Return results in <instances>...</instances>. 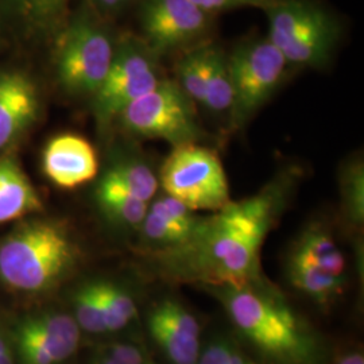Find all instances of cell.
<instances>
[{
    "label": "cell",
    "instance_id": "obj_1",
    "mask_svg": "<svg viewBox=\"0 0 364 364\" xmlns=\"http://www.w3.org/2000/svg\"><path fill=\"white\" fill-rule=\"evenodd\" d=\"M297 168L281 170L258 193L201 218L178 247L151 254L156 272L200 287L243 285L262 277L260 251L299 181Z\"/></svg>",
    "mask_w": 364,
    "mask_h": 364
},
{
    "label": "cell",
    "instance_id": "obj_2",
    "mask_svg": "<svg viewBox=\"0 0 364 364\" xmlns=\"http://www.w3.org/2000/svg\"><path fill=\"white\" fill-rule=\"evenodd\" d=\"M220 301L239 335L267 364H324L318 333L263 277L243 285L201 287Z\"/></svg>",
    "mask_w": 364,
    "mask_h": 364
},
{
    "label": "cell",
    "instance_id": "obj_3",
    "mask_svg": "<svg viewBox=\"0 0 364 364\" xmlns=\"http://www.w3.org/2000/svg\"><path fill=\"white\" fill-rule=\"evenodd\" d=\"M77 258V246L64 224L28 220L0 242V281L16 291L43 293L72 272Z\"/></svg>",
    "mask_w": 364,
    "mask_h": 364
},
{
    "label": "cell",
    "instance_id": "obj_4",
    "mask_svg": "<svg viewBox=\"0 0 364 364\" xmlns=\"http://www.w3.org/2000/svg\"><path fill=\"white\" fill-rule=\"evenodd\" d=\"M263 13L267 39L287 64L324 68L338 46L341 26L335 14L317 0H275Z\"/></svg>",
    "mask_w": 364,
    "mask_h": 364
},
{
    "label": "cell",
    "instance_id": "obj_5",
    "mask_svg": "<svg viewBox=\"0 0 364 364\" xmlns=\"http://www.w3.org/2000/svg\"><path fill=\"white\" fill-rule=\"evenodd\" d=\"M117 39L105 18L88 6L75 14L60 31L55 75L70 96L92 97L112 64Z\"/></svg>",
    "mask_w": 364,
    "mask_h": 364
},
{
    "label": "cell",
    "instance_id": "obj_6",
    "mask_svg": "<svg viewBox=\"0 0 364 364\" xmlns=\"http://www.w3.org/2000/svg\"><path fill=\"white\" fill-rule=\"evenodd\" d=\"M115 123L131 135L161 139L173 147L204 139L195 103L170 78H161L151 91L127 105Z\"/></svg>",
    "mask_w": 364,
    "mask_h": 364
},
{
    "label": "cell",
    "instance_id": "obj_7",
    "mask_svg": "<svg viewBox=\"0 0 364 364\" xmlns=\"http://www.w3.org/2000/svg\"><path fill=\"white\" fill-rule=\"evenodd\" d=\"M227 58L232 85L230 126L240 130L272 99L291 66L267 37L243 41Z\"/></svg>",
    "mask_w": 364,
    "mask_h": 364
},
{
    "label": "cell",
    "instance_id": "obj_8",
    "mask_svg": "<svg viewBox=\"0 0 364 364\" xmlns=\"http://www.w3.org/2000/svg\"><path fill=\"white\" fill-rule=\"evenodd\" d=\"M161 57L141 38L127 34L117 39L112 64L92 96V111L100 130L111 127L122 111L151 91L161 81Z\"/></svg>",
    "mask_w": 364,
    "mask_h": 364
},
{
    "label": "cell",
    "instance_id": "obj_9",
    "mask_svg": "<svg viewBox=\"0 0 364 364\" xmlns=\"http://www.w3.org/2000/svg\"><path fill=\"white\" fill-rule=\"evenodd\" d=\"M158 181L164 193L195 212H218L231 201L220 158L198 144L173 147L159 170Z\"/></svg>",
    "mask_w": 364,
    "mask_h": 364
},
{
    "label": "cell",
    "instance_id": "obj_10",
    "mask_svg": "<svg viewBox=\"0 0 364 364\" xmlns=\"http://www.w3.org/2000/svg\"><path fill=\"white\" fill-rule=\"evenodd\" d=\"M141 38L162 58L208 41L213 16L191 0H139Z\"/></svg>",
    "mask_w": 364,
    "mask_h": 364
},
{
    "label": "cell",
    "instance_id": "obj_11",
    "mask_svg": "<svg viewBox=\"0 0 364 364\" xmlns=\"http://www.w3.org/2000/svg\"><path fill=\"white\" fill-rule=\"evenodd\" d=\"M150 336L171 364H197L201 328L195 316L176 299H162L147 317Z\"/></svg>",
    "mask_w": 364,
    "mask_h": 364
},
{
    "label": "cell",
    "instance_id": "obj_12",
    "mask_svg": "<svg viewBox=\"0 0 364 364\" xmlns=\"http://www.w3.org/2000/svg\"><path fill=\"white\" fill-rule=\"evenodd\" d=\"M99 156L88 139L77 134H60L42 153V170L49 181L63 189H75L99 174Z\"/></svg>",
    "mask_w": 364,
    "mask_h": 364
},
{
    "label": "cell",
    "instance_id": "obj_13",
    "mask_svg": "<svg viewBox=\"0 0 364 364\" xmlns=\"http://www.w3.org/2000/svg\"><path fill=\"white\" fill-rule=\"evenodd\" d=\"M201 216L178 200L164 193L149 203L138 231L141 243L149 254L178 247L195 232Z\"/></svg>",
    "mask_w": 364,
    "mask_h": 364
},
{
    "label": "cell",
    "instance_id": "obj_14",
    "mask_svg": "<svg viewBox=\"0 0 364 364\" xmlns=\"http://www.w3.org/2000/svg\"><path fill=\"white\" fill-rule=\"evenodd\" d=\"M39 93L22 72H0V153L6 151L38 119Z\"/></svg>",
    "mask_w": 364,
    "mask_h": 364
},
{
    "label": "cell",
    "instance_id": "obj_15",
    "mask_svg": "<svg viewBox=\"0 0 364 364\" xmlns=\"http://www.w3.org/2000/svg\"><path fill=\"white\" fill-rule=\"evenodd\" d=\"M15 332L38 343L57 364L63 363L76 352L81 336V329L75 317L58 312L27 317L18 324Z\"/></svg>",
    "mask_w": 364,
    "mask_h": 364
},
{
    "label": "cell",
    "instance_id": "obj_16",
    "mask_svg": "<svg viewBox=\"0 0 364 364\" xmlns=\"http://www.w3.org/2000/svg\"><path fill=\"white\" fill-rule=\"evenodd\" d=\"M42 209L38 192L16 159L0 158V224L25 219Z\"/></svg>",
    "mask_w": 364,
    "mask_h": 364
},
{
    "label": "cell",
    "instance_id": "obj_17",
    "mask_svg": "<svg viewBox=\"0 0 364 364\" xmlns=\"http://www.w3.org/2000/svg\"><path fill=\"white\" fill-rule=\"evenodd\" d=\"M289 252L326 273L346 277L344 254L324 223L312 221L304 227Z\"/></svg>",
    "mask_w": 364,
    "mask_h": 364
},
{
    "label": "cell",
    "instance_id": "obj_18",
    "mask_svg": "<svg viewBox=\"0 0 364 364\" xmlns=\"http://www.w3.org/2000/svg\"><path fill=\"white\" fill-rule=\"evenodd\" d=\"M102 177L117 183V186L146 203H150L159 189L156 171L151 169L144 156L132 151H114L109 156Z\"/></svg>",
    "mask_w": 364,
    "mask_h": 364
},
{
    "label": "cell",
    "instance_id": "obj_19",
    "mask_svg": "<svg viewBox=\"0 0 364 364\" xmlns=\"http://www.w3.org/2000/svg\"><path fill=\"white\" fill-rule=\"evenodd\" d=\"M287 275L291 287L323 308L331 306L341 296L346 284V277L326 273L291 252L287 254Z\"/></svg>",
    "mask_w": 364,
    "mask_h": 364
},
{
    "label": "cell",
    "instance_id": "obj_20",
    "mask_svg": "<svg viewBox=\"0 0 364 364\" xmlns=\"http://www.w3.org/2000/svg\"><path fill=\"white\" fill-rule=\"evenodd\" d=\"M95 200L105 219L122 228L138 230L149 207V203L136 198L105 177H100L96 183Z\"/></svg>",
    "mask_w": 364,
    "mask_h": 364
},
{
    "label": "cell",
    "instance_id": "obj_21",
    "mask_svg": "<svg viewBox=\"0 0 364 364\" xmlns=\"http://www.w3.org/2000/svg\"><path fill=\"white\" fill-rule=\"evenodd\" d=\"M69 0H0V6L30 31L49 33L64 22Z\"/></svg>",
    "mask_w": 364,
    "mask_h": 364
},
{
    "label": "cell",
    "instance_id": "obj_22",
    "mask_svg": "<svg viewBox=\"0 0 364 364\" xmlns=\"http://www.w3.org/2000/svg\"><path fill=\"white\" fill-rule=\"evenodd\" d=\"M232 103V85L227 53L216 43H208L203 105L212 114H228Z\"/></svg>",
    "mask_w": 364,
    "mask_h": 364
},
{
    "label": "cell",
    "instance_id": "obj_23",
    "mask_svg": "<svg viewBox=\"0 0 364 364\" xmlns=\"http://www.w3.org/2000/svg\"><path fill=\"white\" fill-rule=\"evenodd\" d=\"M341 209L347 223L359 228L364 221V165L359 156L347 161L340 169Z\"/></svg>",
    "mask_w": 364,
    "mask_h": 364
},
{
    "label": "cell",
    "instance_id": "obj_24",
    "mask_svg": "<svg viewBox=\"0 0 364 364\" xmlns=\"http://www.w3.org/2000/svg\"><path fill=\"white\" fill-rule=\"evenodd\" d=\"M208 41L181 53L176 65V81L182 92L195 103L203 105Z\"/></svg>",
    "mask_w": 364,
    "mask_h": 364
},
{
    "label": "cell",
    "instance_id": "obj_25",
    "mask_svg": "<svg viewBox=\"0 0 364 364\" xmlns=\"http://www.w3.org/2000/svg\"><path fill=\"white\" fill-rule=\"evenodd\" d=\"M97 297L108 332H117L136 317V306L130 294L108 281H95Z\"/></svg>",
    "mask_w": 364,
    "mask_h": 364
},
{
    "label": "cell",
    "instance_id": "obj_26",
    "mask_svg": "<svg viewBox=\"0 0 364 364\" xmlns=\"http://www.w3.org/2000/svg\"><path fill=\"white\" fill-rule=\"evenodd\" d=\"M73 309L75 320L80 329L93 335H102L108 332L95 281L78 287L77 291L73 296Z\"/></svg>",
    "mask_w": 364,
    "mask_h": 364
},
{
    "label": "cell",
    "instance_id": "obj_27",
    "mask_svg": "<svg viewBox=\"0 0 364 364\" xmlns=\"http://www.w3.org/2000/svg\"><path fill=\"white\" fill-rule=\"evenodd\" d=\"M200 10L216 16L219 14L228 13L240 9H258L264 11L275 0H191Z\"/></svg>",
    "mask_w": 364,
    "mask_h": 364
},
{
    "label": "cell",
    "instance_id": "obj_28",
    "mask_svg": "<svg viewBox=\"0 0 364 364\" xmlns=\"http://www.w3.org/2000/svg\"><path fill=\"white\" fill-rule=\"evenodd\" d=\"M107 358L119 364H156L154 360L144 350L134 344L117 343L105 346L100 351Z\"/></svg>",
    "mask_w": 364,
    "mask_h": 364
},
{
    "label": "cell",
    "instance_id": "obj_29",
    "mask_svg": "<svg viewBox=\"0 0 364 364\" xmlns=\"http://www.w3.org/2000/svg\"><path fill=\"white\" fill-rule=\"evenodd\" d=\"M231 340L225 338H216L201 350L197 364H227L228 350Z\"/></svg>",
    "mask_w": 364,
    "mask_h": 364
},
{
    "label": "cell",
    "instance_id": "obj_30",
    "mask_svg": "<svg viewBox=\"0 0 364 364\" xmlns=\"http://www.w3.org/2000/svg\"><path fill=\"white\" fill-rule=\"evenodd\" d=\"M135 1L139 0H87V6L105 18L123 11Z\"/></svg>",
    "mask_w": 364,
    "mask_h": 364
},
{
    "label": "cell",
    "instance_id": "obj_31",
    "mask_svg": "<svg viewBox=\"0 0 364 364\" xmlns=\"http://www.w3.org/2000/svg\"><path fill=\"white\" fill-rule=\"evenodd\" d=\"M227 364H257L254 363L246 353L240 351L234 343H231L230 350H228V356H227Z\"/></svg>",
    "mask_w": 364,
    "mask_h": 364
},
{
    "label": "cell",
    "instance_id": "obj_32",
    "mask_svg": "<svg viewBox=\"0 0 364 364\" xmlns=\"http://www.w3.org/2000/svg\"><path fill=\"white\" fill-rule=\"evenodd\" d=\"M335 364H364L363 352L359 350L346 352L338 358Z\"/></svg>",
    "mask_w": 364,
    "mask_h": 364
},
{
    "label": "cell",
    "instance_id": "obj_33",
    "mask_svg": "<svg viewBox=\"0 0 364 364\" xmlns=\"http://www.w3.org/2000/svg\"><path fill=\"white\" fill-rule=\"evenodd\" d=\"M92 364H119L115 362V360H112V359H109V358H107L105 355H103L102 352H97L96 355H95V358H93V360H92Z\"/></svg>",
    "mask_w": 364,
    "mask_h": 364
},
{
    "label": "cell",
    "instance_id": "obj_34",
    "mask_svg": "<svg viewBox=\"0 0 364 364\" xmlns=\"http://www.w3.org/2000/svg\"><path fill=\"white\" fill-rule=\"evenodd\" d=\"M0 364H14L13 355L10 350L0 351Z\"/></svg>",
    "mask_w": 364,
    "mask_h": 364
},
{
    "label": "cell",
    "instance_id": "obj_35",
    "mask_svg": "<svg viewBox=\"0 0 364 364\" xmlns=\"http://www.w3.org/2000/svg\"><path fill=\"white\" fill-rule=\"evenodd\" d=\"M6 350H10V348L7 347V344H6V340L3 338L1 333H0V351H6Z\"/></svg>",
    "mask_w": 364,
    "mask_h": 364
}]
</instances>
